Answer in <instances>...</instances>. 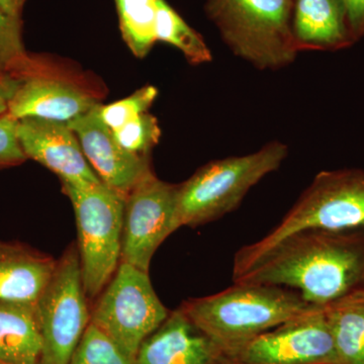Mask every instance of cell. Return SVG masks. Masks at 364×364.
I'll return each mask as SVG.
<instances>
[{
    "mask_svg": "<svg viewBox=\"0 0 364 364\" xmlns=\"http://www.w3.org/2000/svg\"><path fill=\"white\" fill-rule=\"evenodd\" d=\"M16 134L26 158L51 170L61 181L100 183L67 123L40 119H18Z\"/></svg>",
    "mask_w": 364,
    "mask_h": 364,
    "instance_id": "7c38bea8",
    "label": "cell"
},
{
    "mask_svg": "<svg viewBox=\"0 0 364 364\" xmlns=\"http://www.w3.org/2000/svg\"><path fill=\"white\" fill-rule=\"evenodd\" d=\"M294 0H205L208 18L235 56L260 70H279L299 54L291 31Z\"/></svg>",
    "mask_w": 364,
    "mask_h": 364,
    "instance_id": "277c9868",
    "label": "cell"
},
{
    "mask_svg": "<svg viewBox=\"0 0 364 364\" xmlns=\"http://www.w3.org/2000/svg\"><path fill=\"white\" fill-rule=\"evenodd\" d=\"M291 31L299 53L338 51L358 42L343 0H294Z\"/></svg>",
    "mask_w": 364,
    "mask_h": 364,
    "instance_id": "9a60e30c",
    "label": "cell"
},
{
    "mask_svg": "<svg viewBox=\"0 0 364 364\" xmlns=\"http://www.w3.org/2000/svg\"><path fill=\"white\" fill-rule=\"evenodd\" d=\"M338 364H364V289L323 306Z\"/></svg>",
    "mask_w": 364,
    "mask_h": 364,
    "instance_id": "ac0fdd59",
    "label": "cell"
},
{
    "mask_svg": "<svg viewBox=\"0 0 364 364\" xmlns=\"http://www.w3.org/2000/svg\"><path fill=\"white\" fill-rule=\"evenodd\" d=\"M135 364L232 363L227 354L178 306L143 342Z\"/></svg>",
    "mask_w": 364,
    "mask_h": 364,
    "instance_id": "4fadbf2b",
    "label": "cell"
},
{
    "mask_svg": "<svg viewBox=\"0 0 364 364\" xmlns=\"http://www.w3.org/2000/svg\"><path fill=\"white\" fill-rule=\"evenodd\" d=\"M349 26L356 41L364 38V0H343Z\"/></svg>",
    "mask_w": 364,
    "mask_h": 364,
    "instance_id": "484cf974",
    "label": "cell"
},
{
    "mask_svg": "<svg viewBox=\"0 0 364 364\" xmlns=\"http://www.w3.org/2000/svg\"><path fill=\"white\" fill-rule=\"evenodd\" d=\"M361 227H364V170H326L315 176L269 233L237 251L233 273L240 272L268 248L299 230Z\"/></svg>",
    "mask_w": 364,
    "mask_h": 364,
    "instance_id": "5b68a950",
    "label": "cell"
},
{
    "mask_svg": "<svg viewBox=\"0 0 364 364\" xmlns=\"http://www.w3.org/2000/svg\"><path fill=\"white\" fill-rule=\"evenodd\" d=\"M157 97L156 87L145 86L119 102L107 105H100L98 112L105 126L114 132L147 112Z\"/></svg>",
    "mask_w": 364,
    "mask_h": 364,
    "instance_id": "603a6c76",
    "label": "cell"
},
{
    "mask_svg": "<svg viewBox=\"0 0 364 364\" xmlns=\"http://www.w3.org/2000/svg\"><path fill=\"white\" fill-rule=\"evenodd\" d=\"M97 104L90 111L69 122L83 154L100 181L124 198L141 179L152 171L149 158L124 150L105 126Z\"/></svg>",
    "mask_w": 364,
    "mask_h": 364,
    "instance_id": "8fae6325",
    "label": "cell"
},
{
    "mask_svg": "<svg viewBox=\"0 0 364 364\" xmlns=\"http://www.w3.org/2000/svg\"><path fill=\"white\" fill-rule=\"evenodd\" d=\"M0 364H4V363H0Z\"/></svg>",
    "mask_w": 364,
    "mask_h": 364,
    "instance_id": "f1b7e54d",
    "label": "cell"
},
{
    "mask_svg": "<svg viewBox=\"0 0 364 364\" xmlns=\"http://www.w3.org/2000/svg\"><path fill=\"white\" fill-rule=\"evenodd\" d=\"M21 26V20L0 9V75L21 78L33 73L35 64L26 54Z\"/></svg>",
    "mask_w": 364,
    "mask_h": 364,
    "instance_id": "44dd1931",
    "label": "cell"
},
{
    "mask_svg": "<svg viewBox=\"0 0 364 364\" xmlns=\"http://www.w3.org/2000/svg\"><path fill=\"white\" fill-rule=\"evenodd\" d=\"M232 364H338L324 308L318 306L255 337Z\"/></svg>",
    "mask_w": 364,
    "mask_h": 364,
    "instance_id": "30bf717a",
    "label": "cell"
},
{
    "mask_svg": "<svg viewBox=\"0 0 364 364\" xmlns=\"http://www.w3.org/2000/svg\"><path fill=\"white\" fill-rule=\"evenodd\" d=\"M16 126L18 119L9 112L0 116V169L20 165L28 159L21 149Z\"/></svg>",
    "mask_w": 364,
    "mask_h": 364,
    "instance_id": "d4e9b609",
    "label": "cell"
},
{
    "mask_svg": "<svg viewBox=\"0 0 364 364\" xmlns=\"http://www.w3.org/2000/svg\"><path fill=\"white\" fill-rule=\"evenodd\" d=\"M158 0H116L119 28L129 49L139 58L145 57L156 41Z\"/></svg>",
    "mask_w": 364,
    "mask_h": 364,
    "instance_id": "ffe728a7",
    "label": "cell"
},
{
    "mask_svg": "<svg viewBox=\"0 0 364 364\" xmlns=\"http://www.w3.org/2000/svg\"><path fill=\"white\" fill-rule=\"evenodd\" d=\"M156 41L176 47L193 65L208 63L213 55L202 36L193 30L173 7L165 0H158Z\"/></svg>",
    "mask_w": 364,
    "mask_h": 364,
    "instance_id": "d6986e66",
    "label": "cell"
},
{
    "mask_svg": "<svg viewBox=\"0 0 364 364\" xmlns=\"http://www.w3.org/2000/svg\"><path fill=\"white\" fill-rule=\"evenodd\" d=\"M77 245L57 259L52 277L36 303L42 354L39 364H69L90 323Z\"/></svg>",
    "mask_w": 364,
    "mask_h": 364,
    "instance_id": "ba28073f",
    "label": "cell"
},
{
    "mask_svg": "<svg viewBox=\"0 0 364 364\" xmlns=\"http://www.w3.org/2000/svg\"><path fill=\"white\" fill-rule=\"evenodd\" d=\"M169 313L153 289L149 272L121 262L98 296L90 312V324L135 363L141 345Z\"/></svg>",
    "mask_w": 364,
    "mask_h": 364,
    "instance_id": "52a82bcc",
    "label": "cell"
},
{
    "mask_svg": "<svg viewBox=\"0 0 364 364\" xmlns=\"http://www.w3.org/2000/svg\"><path fill=\"white\" fill-rule=\"evenodd\" d=\"M97 104L75 86L33 72L21 77L7 112L18 121L40 119L69 123Z\"/></svg>",
    "mask_w": 364,
    "mask_h": 364,
    "instance_id": "5bb4252c",
    "label": "cell"
},
{
    "mask_svg": "<svg viewBox=\"0 0 364 364\" xmlns=\"http://www.w3.org/2000/svg\"><path fill=\"white\" fill-rule=\"evenodd\" d=\"M56 264L30 246L0 240V301L37 303Z\"/></svg>",
    "mask_w": 364,
    "mask_h": 364,
    "instance_id": "2e32d148",
    "label": "cell"
},
{
    "mask_svg": "<svg viewBox=\"0 0 364 364\" xmlns=\"http://www.w3.org/2000/svg\"><path fill=\"white\" fill-rule=\"evenodd\" d=\"M0 76H4V75H0Z\"/></svg>",
    "mask_w": 364,
    "mask_h": 364,
    "instance_id": "f546056e",
    "label": "cell"
},
{
    "mask_svg": "<svg viewBox=\"0 0 364 364\" xmlns=\"http://www.w3.org/2000/svg\"><path fill=\"white\" fill-rule=\"evenodd\" d=\"M177 188L151 171L132 189L124 202L121 262L149 272L157 249L177 230Z\"/></svg>",
    "mask_w": 364,
    "mask_h": 364,
    "instance_id": "9c48e42d",
    "label": "cell"
},
{
    "mask_svg": "<svg viewBox=\"0 0 364 364\" xmlns=\"http://www.w3.org/2000/svg\"><path fill=\"white\" fill-rule=\"evenodd\" d=\"M69 364H135L95 326L88 325Z\"/></svg>",
    "mask_w": 364,
    "mask_h": 364,
    "instance_id": "7402d4cb",
    "label": "cell"
},
{
    "mask_svg": "<svg viewBox=\"0 0 364 364\" xmlns=\"http://www.w3.org/2000/svg\"><path fill=\"white\" fill-rule=\"evenodd\" d=\"M62 188L75 213L83 287L93 299L121 264L126 198L104 182L62 181Z\"/></svg>",
    "mask_w": 364,
    "mask_h": 364,
    "instance_id": "8992f818",
    "label": "cell"
},
{
    "mask_svg": "<svg viewBox=\"0 0 364 364\" xmlns=\"http://www.w3.org/2000/svg\"><path fill=\"white\" fill-rule=\"evenodd\" d=\"M318 306L291 287L234 282L221 293L184 301L179 308L232 363L255 337Z\"/></svg>",
    "mask_w": 364,
    "mask_h": 364,
    "instance_id": "7a4b0ae2",
    "label": "cell"
},
{
    "mask_svg": "<svg viewBox=\"0 0 364 364\" xmlns=\"http://www.w3.org/2000/svg\"><path fill=\"white\" fill-rule=\"evenodd\" d=\"M287 154L286 144L272 141L251 154L208 162L178 184L177 229L208 224L233 212L254 186L279 168Z\"/></svg>",
    "mask_w": 364,
    "mask_h": 364,
    "instance_id": "3957f363",
    "label": "cell"
},
{
    "mask_svg": "<svg viewBox=\"0 0 364 364\" xmlns=\"http://www.w3.org/2000/svg\"><path fill=\"white\" fill-rule=\"evenodd\" d=\"M21 78L0 76V116L7 112L9 102L20 83Z\"/></svg>",
    "mask_w": 364,
    "mask_h": 364,
    "instance_id": "4316f807",
    "label": "cell"
},
{
    "mask_svg": "<svg viewBox=\"0 0 364 364\" xmlns=\"http://www.w3.org/2000/svg\"><path fill=\"white\" fill-rule=\"evenodd\" d=\"M233 282L291 287L312 305H328L364 289V227L287 235L233 273Z\"/></svg>",
    "mask_w": 364,
    "mask_h": 364,
    "instance_id": "6da1fadb",
    "label": "cell"
},
{
    "mask_svg": "<svg viewBox=\"0 0 364 364\" xmlns=\"http://www.w3.org/2000/svg\"><path fill=\"white\" fill-rule=\"evenodd\" d=\"M41 354L36 304L0 301V363L39 364Z\"/></svg>",
    "mask_w": 364,
    "mask_h": 364,
    "instance_id": "e0dca14e",
    "label": "cell"
},
{
    "mask_svg": "<svg viewBox=\"0 0 364 364\" xmlns=\"http://www.w3.org/2000/svg\"><path fill=\"white\" fill-rule=\"evenodd\" d=\"M26 0H0V9L11 18L21 20Z\"/></svg>",
    "mask_w": 364,
    "mask_h": 364,
    "instance_id": "83f0119b",
    "label": "cell"
},
{
    "mask_svg": "<svg viewBox=\"0 0 364 364\" xmlns=\"http://www.w3.org/2000/svg\"><path fill=\"white\" fill-rule=\"evenodd\" d=\"M112 133L124 150L143 157L149 156L161 136L156 117L148 112Z\"/></svg>",
    "mask_w": 364,
    "mask_h": 364,
    "instance_id": "cb8c5ba5",
    "label": "cell"
}]
</instances>
